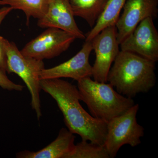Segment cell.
Wrapping results in <instances>:
<instances>
[{
  "label": "cell",
  "mask_w": 158,
  "mask_h": 158,
  "mask_svg": "<svg viewBox=\"0 0 158 158\" xmlns=\"http://www.w3.org/2000/svg\"><path fill=\"white\" fill-rule=\"evenodd\" d=\"M7 56V72L14 73L23 81L31 94V105L35 111L37 119L42 116L40 104L39 73L45 68L43 60L26 56L21 52L17 46L4 38Z\"/></svg>",
  "instance_id": "cell-4"
},
{
  "label": "cell",
  "mask_w": 158,
  "mask_h": 158,
  "mask_svg": "<svg viewBox=\"0 0 158 158\" xmlns=\"http://www.w3.org/2000/svg\"><path fill=\"white\" fill-rule=\"evenodd\" d=\"M13 9L10 6L4 7L0 9V25L6 16Z\"/></svg>",
  "instance_id": "cell-19"
},
{
  "label": "cell",
  "mask_w": 158,
  "mask_h": 158,
  "mask_svg": "<svg viewBox=\"0 0 158 158\" xmlns=\"http://www.w3.org/2000/svg\"><path fill=\"white\" fill-rule=\"evenodd\" d=\"M4 38L0 36V70L6 73L7 69V56L4 46Z\"/></svg>",
  "instance_id": "cell-18"
},
{
  "label": "cell",
  "mask_w": 158,
  "mask_h": 158,
  "mask_svg": "<svg viewBox=\"0 0 158 158\" xmlns=\"http://www.w3.org/2000/svg\"><path fill=\"white\" fill-rule=\"evenodd\" d=\"M74 16L69 0H49L47 11L38 19L37 26L42 28L61 29L78 39H85V35L77 25Z\"/></svg>",
  "instance_id": "cell-11"
},
{
  "label": "cell",
  "mask_w": 158,
  "mask_h": 158,
  "mask_svg": "<svg viewBox=\"0 0 158 158\" xmlns=\"http://www.w3.org/2000/svg\"><path fill=\"white\" fill-rule=\"evenodd\" d=\"M0 87L5 90L18 91H22L24 88L22 85L15 84L11 81L7 76L6 73L1 70H0Z\"/></svg>",
  "instance_id": "cell-17"
},
{
  "label": "cell",
  "mask_w": 158,
  "mask_h": 158,
  "mask_svg": "<svg viewBox=\"0 0 158 158\" xmlns=\"http://www.w3.org/2000/svg\"><path fill=\"white\" fill-rule=\"evenodd\" d=\"M77 39L73 34L56 28H48L20 51L26 56L39 60L51 59L67 50Z\"/></svg>",
  "instance_id": "cell-6"
},
{
  "label": "cell",
  "mask_w": 158,
  "mask_h": 158,
  "mask_svg": "<svg viewBox=\"0 0 158 158\" xmlns=\"http://www.w3.org/2000/svg\"><path fill=\"white\" fill-rule=\"evenodd\" d=\"M95 60L92 66L94 80L106 83L108 73L112 63L119 53L116 26H109L102 30L90 40Z\"/></svg>",
  "instance_id": "cell-7"
},
{
  "label": "cell",
  "mask_w": 158,
  "mask_h": 158,
  "mask_svg": "<svg viewBox=\"0 0 158 158\" xmlns=\"http://www.w3.org/2000/svg\"><path fill=\"white\" fill-rule=\"evenodd\" d=\"M49 0H0V6L8 5L13 9L23 11L27 26L31 17L39 19L43 17L48 8Z\"/></svg>",
  "instance_id": "cell-15"
},
{
  "label": "cell",
  "mask_w": 158,
  "mask_h": 158,
  "mask_svg": "<svg viewBox=\"0 0 158 158\" xmlns=\"http://www.w3.org/2000/svg\"><path fill=\"white\" fill-rule=\"evenodd\" d=\"M65 158H110L104 146L82 140Z\"/></svg>",
  "instance_id": "cell-16"
},
{
  "label": "cell",
  "mask_w": 158,
  "mask_h": 158,
  "mask_svg": "<svg viewBox=\"0 0 158 158\" xmlns=\"http://www.w3.org/2000/svg\"><path fill=\"white\" fill-rule=\"evenodd\" d=\"M77 87L90 115L107 123L135 104L132 98L118 93L109 83L97 82L90 77L77 81Z\"/></svg>",
  "instance_id": "cell-3"
},
{
  "label": "cell",
  "mask_w": 158,
  "mask_h": 158,
  "mask_svg": "<svg viewBox=\"0 0 158 158\" xmlns=\"http://www.w3.org/2000/svg\"><path fill=\"white\" fill-rule=\"evenodd\" d=\"M153 19L148 17L138 24L120 45L121 51L137 54L154 62L158 60V32Z\"/></svg>",
  "instance_id": "cell-8"
},
{
  "label": "cell",
  "mask_w": 158,
  "mask_h": 158,
  "mask_svg": "<svg viewBox=\"0 0 158 158\" xmlns=\"http://www.w3.org/2000/svg\"><path fill=\"white\" fill-rule=\"evenodd\" d=\"M92 51L91 41H85L81 50L68 61L52 68L44 69L39 73L40 80L69 78L77 81L92 77L89 57Z\"/></svg>",
  "instance_id": "cell-10"
},
{
  "label": "cell",
  "mask_w": 158,
  "mask_h": 158,
  "mask_svg": "<svg viewBox=\"0 0 158 158\" xmlns=\"http://www.w3.org/2000/svg\"><path fill=\"white\" fill-rule=\"evenodd\" d=\"M75 16L85 20L93 28L101 15L108 0H69Z\"/></svg>",
  "instance_id": "cell-13"
},
{
  "label": "cell",
  "mask_w": 158,
  "mask_h": 158,
  "mask_svg": "<svg viewBox=\"0 0 158 158\" xmlns=\"http://www.w3.org/2000/svg\"><path fill=\"white\" fill-rule=\"evenodd\" d=\"M123 9L115 24L119 44L143 20L157 17L158 0H127Z\"/></svg>",
  "instance_id": "cell-9"
},
{
  "label": "cell",
  "mask_w": 158,
  "mask_h": 158,
  "mask_svg": "<svg viewBox=\"0 0 158 158\" xmlns=\"http://www.w3.org/2000/svg\"><path fill=\"white\" fill-rule=\"evenodd\" d=\"M127 0H108L104 10L92 30L85 35V41H90L105 28L115 25Z\"/></svg>",
  "instance_id": "cell-14"
},
{
  "label": "cell",
  "mask_w": 158,
  "mask_h": 158,
  "mask_svg": "<svg viewBox=\"0 0 158 158\" xmlns=\"http://www.w3.org/2000/svg\"><path fill=\"white\" fill-rule=\"evenodd\" d=\"M40 86L56 102L71 132L81 136L82 140L104 146L107 123L94 118L84 110L77 86L60 78L41 80Z\"/></svg>",
  "instance_id": "cell-1"
},
{
  "label": "cell",
  "mask_w": 158,
  "mask_h": 158,
  "mask_svg": "<svg viewBox=\"0 0 158 158\" xmlns=\"http://www.w3.org/2000/svg\"><path fill=\"white\" fill-rule=\"evenodd\" d=\"M113 62L107 82L122 95L132 98L138 94L147 93L155 86L156 62L120 50Z\"/></svg>",
  "instance_id": "cell-2"
},
{
  "label": "cell",
  "mask_w": 158,
  "mask_h": 158,
  "mask_svg": "<svg viewBox=\"0 0 158 158\" xmlns=\"http://www.w3.org/2000/svg\"><path fill=\"white\" fill-rule=\"evenodd\" d=\"M139 109V105L135 104L125 113L107 123L104 146L110 158L116 157L120 148L125 144L135 147L141 144L144 128L137 122Z\"/></svg>",
  "instance_id": "cell-5"
},
{
  "label": "cell",
  "mask_w": 158,
  "mask_h": 158,
  "mask_svg": "<svg viewBox=\"0 0 158 158\" xmlns=\"http://www.w3.org/2000/svg\"><path fill=\"white\" fill-rule=\"evenodd\" d=\"M76 137L68 129L62 128L56 138L37 152L24 150L18 152L19 158H65L74 147Z\"/></svg>",
  "instance_id": "cell-12"
}]
</instances>
